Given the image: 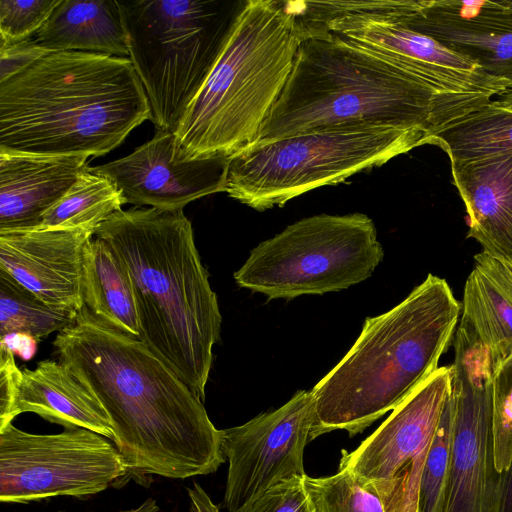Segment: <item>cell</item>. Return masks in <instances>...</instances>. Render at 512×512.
<instances>
[{"label":"cell","mask_w":512,"mask_h":512,"mask_svg":"<svg viewBox=\"0 0 512 512\" xmlns=\"http://www.w3.org/2000/svg\"><path fill=\"white\" fill-rule=\"evenodd\" d=\"M73 375L99 400L130 473L185 479L226 461L222 430L203 401L144 341L85 306L53 342Z\"/></svg>","instance_id":"1"},{"label":"cell","mask_w":512,"mask_h":512,"mask_svg":"<svg viewBox=\"0 0 512 512\" xmlns=\"http://www.w3.org/2000/svg\"><path fill=\"white\" fill-rule=\"evenodd\" d=\"M302 31L288 80L253 144L323 130L395 128L424 132L435 145L496 97L440 90L330 33Z\"/></svg>","instance_id":"2"},{"label":"cell","mask_w":512,"mask_h":512,"mask_svg":"<svg viewBox=\"0 0 512 512\" xmlns=\"http://www.w3.org/2000/svg\"><path fill=\"white\" fill-rule=\"evenodd\" d=\"M150 115L129 58L49 52L0 82V152L101 156Z\"/></svg>","instance_id":"3"},{"label":"cell","mask_w":512,"mask_h":512,"mask_svg":"<svg viewBox=\"0 0 512 512\" xmlns=\"http://www.w3.org/2000/svg\"><path fill=\"white\" fill-rule=\"evenodd\" d=\"M94 236L129 272L140 339L204 401L222 319L183 209L120 210Z\"/></svg>","instance_id":"4"},{"label":"cell","mask_w":512,"mask_h":512,"mask_svg":"<svg viewBox=\"0 0 512 512\" xmlns=\"http://www.w3.org/2000/svg\"><path fill=\"white\" fill-rule=\"evenodd\" d=\"M460 311L448 282L428 274L401 303L366 318L350 350L311 390L310 441L335 430L353 437L399 406L438 369Z\"/></svg>","instance_id":"5"},{"label":"cell","mask_w":512,"mask_h":512,"mask_svg":"<svg viewBox=\"0 0 512 512\" xmlns=\"http://www.w3.org/2000/svg\"><path fill=\"white\" fill-rule=\"evenodd\" d=\"M304 34L290 1H245L174 134L185 158L252 145L291 73Z\"/></svg>","instance_id":"6"},{"label":"cell","mask_w":512,"mask_h":512,"mask_svg":"<svg viewBox=\"0 0 512 512\" xmlns=\"http://www.w3.org/2000/svg\"><path fill=\"white\" fill-rule=\"evenodd\" d=\"M245 1H117L129 59L156 130L175 132L222 53Z\"/></svg>","instance_id":"7"},{"label":"cell","mask_w":512,"mask_h":512,"mask_svg":"<svg viewBox=\"0 0 512 512\" xmlns=\"http://www.w3.org/2000/svg\"><path fill=\"white\" fill-rule=\"evenodd\" d=\"M425 144L432 143L424 132L395 128L323 130L252 144L229 157L225 192L264 211Z\"/></svg>","instance_id":"8"},{"label":"cell","mask_w":512,"mask_h":512,"mask_svg":"<svg viewBox=\"0 0 512 512\" xmlns=\"http://www.w3.org/2000/svg\"><path fill=\"white\" fill-rule=\"evenodd\" d=\"M383 257L374 222L367 215L319 214L259 243L234 279L269 300L322 295L365 281Z\"/></svg>","instance_id":"9"},{"label":"cell","mask_w":512,"mask_h":512,"mask_svg":"<svg viewBox=\"0 0 512 512\" xmlns=\"http://www.w3.org/2000/svg\"><path fill=\"white\" fill-rule=\"evenodd\" d=\"M305 30L330 33L440 90L500 96L512 84L494 77L472 58L409 26L401 0L296 1Z\"/></svg>","instance_id":"10"},{"label":"cell","mask_w":512,"mask_h":512,"mask_svg":"<svg viewBox=\"0 0 512 512\" xmlns=\"http://www.w3.org/2000/svg\"><path fill=\"white\" fill-rule=\"evenodd\" d=\"M451 369L452 449L440 512H512V464L500 472L494 461L489 352L462 322Z\"/></svg>","instance_id":"11"},{"label":"cell","mask_w":512,"mask_h":512,"mask_svg":"<svg viewBox=\"0 0 512 512\" xmlns=\"http://www.w3.org/2000/svg\"><path fill=\"white\" fill-rule=\"evenodd\" d=\"M91 430L32 434L12 423L0 429V501L27 503L104 491L130 474L115 445Z\"/></svg>","instance_id":"12"},{"label":"cell","mask_w":512,"mask_h":512,"mask_svg":"<svg viewBox=\"0 0 512 512\" xmlns=\"http://www.w3.org/2000/svg\"><path fill=\"white\" fill-rule=\"evenodd\" d=\"M451 366L438 367L355 450L348 468L383 502L385 512H418L424 465L451 391Z\"/></svg>","instance_id":"13"},{"label":"cell","mask_w":512,"mask_h":512,"mask_svg":"<svg viewBox=\"0 0 512 512\" xmlns=\"http://www.w3.org/2000/svg\"><path fill=\"white\" fill-rule=\"evenodd\" d=\"M313 415L311 390H299L280 408L222 430L228 512H241L276 484L306 475L303 454Z\"/></svg>","instance_id":"14"},{"label":"cell","mask_w":512,"mask_h":512,"mask_svg":"<svg viewBox=\"0 0 512 512\" xmlns=\"http://www.w3.org/2000/svg\"><path fill=\"white\" fill-rule=\"evenodd\" d=\"M229 157L185 158L174 132L157 129L151 140L131 154L88 169L111 179L126 203L174 211L225 192Z\"/></svg>","instance_id":"15"},{"label":"cell","mask_w":512,"mask_h":512,"mask_svg":"<svg viewBox=\"0 0 512 512\" xmlns=\"http://www.w3.org/2000/svg\"><path fill=\"white\" fill-rule=\"evenodd\" d=\"M93 236L42 227L0 232V271L47 306L77 315L84 306V248Z\"/></svg>","instance_id":"16"},{"label":"cell","mask_w":512,"mask_h":512,"mask_svg":"<svg viewBox=\"0 0 512 512\" xmlns=\"http://www.w3.org/2000/svg\"><path fill=\"white\" fill-rule=\"evenodd\" d=\"M401 14L415 30L512 83V1H413Z\"/></svg>","instance_id":"17"},{"label":"cell","mask_w":512,"mask_h":512,"mask_svg":"<svg viewBox=\"0 0 512 512\" xmlns=\"http://www.w3.org/2000/svg\"><path fill=\"white\" fill-rule=\"evenodd\" d=\"M88 158L0 152V232L39 227L88 167Z\"/></svg>","instance_id":"18"},{"label":"cell","mask_w":512,"mask_h":512,"mask_svg":"<svg viewBox=\"0 0 512 512\" xmlns=\"http://www.w3.org/2000/svg\"><path fill=\"white\" fill-rule=\"evenodd\" d=\"M469 231L483 252L512 268V156L451 161Z\"/></svg>","instance_id":"19"},{"label":"cell","mask_w":512,"mask_h":512,"mask_svg":"<svg viewBox=\"0 0 512 512\" xmlns=\"http://www.w3.org/2000/svg\"><path fill=\"white\" fill-rule=\"evenodd\" d=\"M25 412L64 428H85L114 441L102 404L61 362L43 360L35 369H22L16 413Z\"/></svg>","instance_id":"20"},{"label":"cell","mask_w":512,"mask_h":512,"mask_svg":"<svg viewBox=\"0 0 512 512\" xmlns=\"http://www.w3.org/2000/svg\"><path fill=\"white\" fill-rule=\"evenodd\" d=\"M464 322L489 352L492 370L512 354V268L480 252L463 294Z\"/></svg>","instance_id":"21"},{"label":"cell","mask_w":512,"mask_h":512,"mask_svg":"<svg viewBox=\"0 0 512 512\" xmlns=\"http://www.w3.org/2000/svg\"><path fill=\"white\" fill-rule=\"evenodd\" d=\"M33 39L50 52L129 56L120 9L114 0H61Z\"/></svg>","instance_id":"22"},{"label":"cell","mask_w":512,"mask_h":512,"mask_svg":"<svg viewBox=\"0 0 512 512\" xmlns=\"http://www.w3.org/2000/svg\"><path fill=\"white\" fill-rule=\"evenodd\" d=\"M84 306L118 331L140 338L135 296L129 272L101 238H91L83 254Z\"/></svg>","instance_id":"23"},{"label":"cell","mask_w":512,"mask_h":512,"mask_svg":"<svg viewBox=\"0 0 512 512\" xmlns=\"http://www.w3.org/2000/svg\"><path fill=\"white\" fill-rule=\"evenodd\" d=\"M88 167L44 215L39 227L78 229L95 235L105 221L122 210L126 202L116 184L106 176L91 172Z\"/></svg>","instance_id":"24"},{"label":"cell","mask_w":512,"mask_h":512,"mask_svg":"<svg viewBox=\"0 0 512 512\" xmlns=\"http://www.w3.org/2000/svg\"><path fill=\"white\" fill-rule=\"evenodd\" d=\"M493 101L438 136L450 162L512 156V111Z\"/></svg>","instance_id":"25"},{"label":"cell","mask_w":512,"mask_h":512,"mask_svg":"<svg viewBox=\"0 0 512 512\" xmlns=\"http://www.w3.org/2000/svg\"><path fill=\"white\" fill-rule=\"evenodd\" d=\"M77 315L55 310L0 271V336L25 334L36 341L71 325Z\"/></svg>","instance_id":"26"},{"label":"cell","mask_w":512,"mask_h":512,"mask_svg":"<svg viewBox=\"0 0 512 512\" xmlns=\"http://www.w3.org/2000/svg\"><path fill=\"white\" fill-rule=\"evenodd\" d=\"M314 512H385L382 500L352 471L339 467L327 477H303Z\"/></svg>","instance_id":"27"},{"label":"cell","mask_w":512,"mask_h":512,"mask_svg":"<svg viewBox=\"0 0 512 512\" xmlns=\"http://www.w3.org/2000/svg\"><path fill=\"white\" fill-rule=\"evenodd\" d=\"M452 449L450 396L441 414L424 465L418 498V512H440L448 483Z\"/></svg>","instance_id":"28"},{"label":"cell","mask_w":512,"mask_h":512,"mask_svg":"<svg viewBox=\"0 0 512 512\" xmlns=\"http://www.w3.org/2000/svg\"><path fill=\"white\" fill-rule=\"evenodd\" d=\"M492 437L498 471L512 464V354L492 370Z\"/></svg>","instance_id":"29"},{"label":"cell","mask_w":512,"mask_h":512,"mask_svg":"<svg viewBox=\"0 0 512 512\" xmlns=\"http://www.w3.org/2000/svg\"><path fill=\"white\" fill-rule=\"evenodd\" d=\"M61 0H0V46L30 39Z\"/></svg>","instance_id":"30"},{"label":"cell","mask_w":512,"mask_h":512,"mask_svg":"<svg viewBox=\"0 0 512 512\" xmlns=\"http://www.w3.org/2000/svg\"><path fill=\"white\" fill-rule=\"evenodd\" d=\"M241 512H314L303 477L282 481L268 489Z\"/></svg>","instance_id":"31"},{"label":"cell","mask_w":512,"mask_h":512,"mask_svg":"<svg viewBox=\"0 0 512 512\" xmlns=\"http://www.w3.org/2000/svg\"><path fill=\"white\" fill-rule=\"evenodd\" d=\"M22 370L15 363L14 353L0 345V429L17 417L16 404Z\"/></svg>","instance_id":"32"},{"label":"cell","mask_w":512,"mask_h":512,"mask_svg":"<svg viewBox=\"0 0 512 512\" xmlns=\"http://www.w3.org/2000/svg\"><path fill=\"white\" fill-rule=\"evenodd\" d=\"M50 51L32 38L0 46V82L12 77Z\"/></svg>","instance_id":"33"},{"label":"cell","mask_w":512,"mask_h":512,"mask_svg":"<svg viewBox=\"0 0 512 512\" xmlns=\"http://www.w3.org/2000/svg\"><path fill=\"white\" fill-rule=\"evenodd\" d=\"M1 344L22 358L29 359L35 352L36 340L25 334H10L1 337Z\"/></svg>","instance_id":"34"},{"label":"cell","mask_w":512,"mask_h":512,"mask_svg":"<svg viewBox=\"0 0 512 512\" xmlns=\"http://www.w3.org/2000/svg\"><path fill=\"white\" fill-rule=\"evenodd\" d=\"M190 502L194 503L200 512H220L219 507L213 503L206 491L196 482L187 488Z\"/></svg>","instance_id":"35"},{"label":"cell","mask_w":512,"mask_h":512,"mask_svg":"<svg viewBox=\"0 0 512 512\" xmlns=\"http://www.w3.org/2000/svg\"><path fill=\"white\" fill-rule=\"evenodd\" d=\"M159 506L156 503V500L153 498H148L145 500L142 504H140L138 507L129 509V510H122L117 512H158ZM64 512V511H60Z\"/></svg>","instance_id":"36"},{"label":"cell","mask_w":512,"mask_h":512,"mask_svg":"<svg viewBox=\"0 0 512 512\" xmlns=\"http://www.w3.org/2000/svg\"><path fill=\"white\" fill-rule=\"evenodd\" d=\"M500 108L512 111V88L493 101Z\"/></svg>","instance_id":"37"},{"label":"cell","mask_w":512,"mask_h":512,"mask_svg":"<svg viewBox=\"0 0 512 512\" xmlns=\"http://www.w3.org/2000/svg\"><path fill=\"white\" fill-rule=\"evenodd\" d=\"M189 512H200V510L198 509V507L194 503L190 502Z\"/></svg>","instance_id":"38"}]
</instances>
